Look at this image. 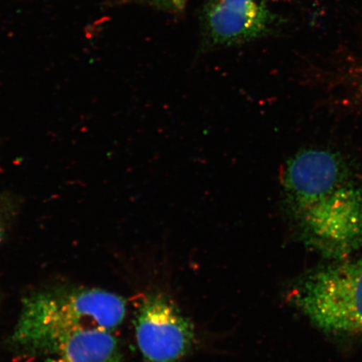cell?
Masks as SVG:
<instances>
[{
  "mask_svg": "<svg viewBox=\"0 0 362 362\" xmlns=\"http://www.w3.org/2000/svg\"><path fill=\"white\" fill-rule=\"evenodd\" d=\"M283 202L309 245L333 260L362 247V184L336 153L308 149L287 162Z\"/></svg>",
  "mask_w": 362,
  "mask_h": 362,
  "instance_id": "1",
  "label": "cell"
},
{
  "mask_svg": "<svg viewBox=\"0 0 362 362\" xmlns=\"http://www.w3.org/2000/svg\"><path fill=\"white\" fill-rule=\"evenodd\" d=\"M126 302L117 294L95 288H57L30 294L10 343L30 356H47L85 330L112 332L125 318Z\"/></svg>",
  "mask_w": 362,
  "mask_h": 362,
  "instance_id": "2",
  "label": "cell"
},
{
  "mask_svg": "<svg viewBox=\"0 0 362 362\" xmlns=\"http://www.w3.org/2000/svg\"><path fill=\"white\" fill-rule=\"evenodd\" d=\"M293 301L324 332L362 336V259L337 260L308 275Z\"/></svg>",
  "mask_w": 362,
  "mask_h": 362,
  "instance_id": "3",
  "label": "cell"
},
{
  "mask_svg": "<svg viewBox=\"0 0 362 362\" xmlns=\"http://www.w3.org/2000/svg\"><path fill=\"white\" fill-rule=\"evenodd\" d=\"M136 339L146 362H178L191 350L193 325L161 293L149 294L139 308Z\"/></svg>",
  "mask_w": 362,
  "mask_h": 362,
  "instance_id": "4",
  "label": "cell"
},
{
  "mask_svg": "<svg viewBox=\"0 0 362 362\" xmlns=\"http://www.w3.org/2000/svg\"><path fill=\"white\" fill-rule=\"evenodd\" d=\"M277 16L264 0H206L202 12L204 47H233L274 33Z\"/></svg>",
  "mask_w": 362,
  "mask_h": 362,
  "instance_id": "5",
  "label": "cell"
},
{
  "mask_svg": "<svg viewBox=\"0 0 362 362\" xmlns=\"http://www.w3.org/2000/svg\"><path fill=\"white\" fill-rule=\"evenodd\" d=\"M45 357V362H121L123 356L112 332L90 329L74 334Z\"/></svg>",
  "mask_w": 362,
  "mask_h": 362,
  "instance_id": "6",
  "label": "cell"
},
{
  "mask_svg": "<svg viewBox=\"0 0 362 362\" xmlns=\"http://www.w3.org/2000/svg\"><path fill=\"white\" fill-rule=\"evenodd\" d=\"M139 1L170 13H182L187 3V0H139Z\"/></svg>",
  "mask_w": 362,
  "mask_h": 362,
  "instance_id": "7",
  "label": "cell"
},
{
  "mask_svg": "<svg viewBox=\"0 0 362 362\" xmlns=\"http://www.w3.org/2000/svg\"><path fill=\"white\" fill-rule=\"evenodd\" d=\"M10 201L8 199H4L2 196L1 198H0V214H3V209L4 207H6V204L8 202ZM4 230H6V228H4V223L3 221V217L1 215H0V243H1L3 238L4 236Z\"/></svg>",
  "mask_w": 362,
  "mask_h": 362,
  "instance_id": "8",
  "label": "cell"
},
{
  "mask_svg": "<svg viewBox=\"0 0 362 362\" xmlns=\"http://www.w3.org/2000/svg\"><path fill=\"white\" fill-rule=\"evenodd\" d=\"M356 81L354 83L356 93L358 94L359 98L362 100V72L357 76Z\"/></svg>",
  "mask_w": 362,
  "mask_h": 362,
  "instance_id": "9",
  "label": "cell"
},
{
  "mask_svg": "<svg viewBox=\"0 0 362 362\" xmlns=\"http://www.w3.org/2000/svg\"><path fill=\"white\" fill-rule=\"evenodd\" d=\"M0 198H1V196H0Z\"/></svg>",
  "mask_w": 362,
  "mask_h": 362,
  "instance_id": "10",
  "label": "cell"
}]
</instances>
